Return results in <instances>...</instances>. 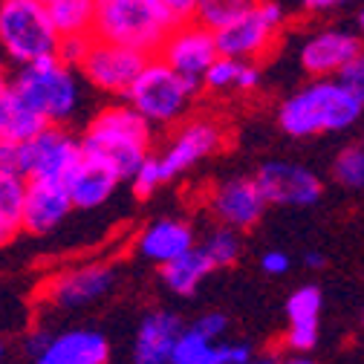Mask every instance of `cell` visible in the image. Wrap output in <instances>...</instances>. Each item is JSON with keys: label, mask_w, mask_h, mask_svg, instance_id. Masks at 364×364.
Listing matches in <instances>:
<instances>
[{"label": "cell", "mask_w": 364, "mask_h": 364, "mask_svg": "<svg viewBox=\"0 0 364 364\" xmlns=\"http://www.w3.org/2000/svg\"><path fill=\"white\" fill-rule=\"evenodd\" d=\"M81 151L107 162L122 179H127L154 151V127L127 102L102 107L81 133Z\"/></svg>", "instance_id": "cell-1"}, {"label": "cell", "mask_w": 364, "mask_h": 364, "mask_svg": "<svg viewBox=\"0 0 364 364\" xmlns=\"http://www.w3.org/2000/svg\"><path fill=\"white\" fill-rule=\"evenodd\" d=\"M364 105L347 93V90L333 78H312L298 93H292L281 110H278V124L292 139H309L318 133H333V130H347L350 124L358 122Z\"/></svg>", "instance_id": "cell-2"}, {"label": "cell", "mask_w": 364, "mask_h": 364, "mask_svg": "<svg viewBox=\"0 0 364 364\" xmlns=\"http://www.w3.org/2000/svg\"><path fill=\"white\" fill-rule=\"evenodd\" d=\"M9 84L47 124H70L81 110V75L58 55L15 67Z\"/></svg>", "instance_id": "cell-3"}, {"label": "cell", "mask_w": 364, "mask_h": 364, "mask_svg": "<svg viewBox=\"0 0 364 364\" xmlns=\"http://www.w3.org/2000/svg\"><path fill=\"white\" fill-rule=\"evenodd\" d=\"M200 87L188 78H182L173 67H168L159 55H151L133 84L124 90V102L139 113L154 130L173 127L188 116Z\"/></svg>", "instance_id": "cell-4"}, {"label": "cell", "mask_w": 364, "mask_h": 364, "mask_svg": "<svg viewBox=\"0 0 364 364\" xmlns=\"http://www.w3.org/2000/svg\"><path fill=\"white\" fill-rule=\"evenodd\" d=\"M176 18L165 9L162 0H110L99 4L96 38L116 41L142 55H156Z\"/></svg>", "instance_id": "cell-5"}, {"label": "cell", "mask_w": 364, "mask_h": 364, "mask_svg": "<svg viewBox=\"0 0 364 364\" xmlns=\"http://www.w3.org/2000/svg\"><path fill=\"white\" fill-rule=\"evenodd\" d=\"M58 32L41 0H0V55L12 67L55 55Z\"/></svg>", "instance_id": "cell-6"}, {"label": "cell", "mask_w": 364, "mask_h": 364, "mask_svg": "<svg viewBox=\"0 0 364 364\" xmlns=\"http://www.w3.org/2000/svg\"><path fill=\"white\" fill-rule=\"evenodd\" d=\"M287 26L281 0H252L235 18L214 29L217 53L243 61H260L272 53Z\"/></svg>", "instance_id": "cell-7"}, {"label": "cell", "mask_w": 364, "mask_h": 364, "mask_svg": "<svg viewBox=\"0 0 364 364\" xmlns=\"http://www.w3.org/2000/svg\"><path fill=\"white\" fill-rule=\"evenodd\" d=\"M116 284H119V272L113 263L90 260L50 275L41 284L38 298L43 306H53L58 312H81L107 298L116 289Z\"/></svg>", "instance_id": "cell-8"}, {"label": "cell", "mask_w": 364, "mask_h": 364, "mask_svg": "<svg viewBox=\"0 0 364 364\" xmlns=\"http://www.w3.org/2000/svg\"><path fill=\"white\" fill-rule=\"evenodd\" d=\"M151 55H142L130 47H122L116 41H105V38H96L90 41L87 47V55L81 58V64L75 67L81 81H87L93 90L105 96H124V90L133 84V78L139 75L142 64L148 61Z\"/></svg>", "instance_id": "cell-9"}, {"label": "cell", "mask_w": 364, "mask_h": 364, "mask_svg": "<svg viewBox=\"0 0 364 364\" xmlns=\"http://www.w3.org/2000/svg\"><path fill=\"white\" fill-rule=\"evenodd\" d=\"M84 156L81 136L67 124H43L23 142V176L26 179H67V173Z\"/></svg>", "instance_id": "cell-10"}, {"label": "cell", "mask_w": 364, "mask_h": 364, "mask_svg": "<svg viewBox=\"0 0 364 364\" xmlns=\"http://www.w3.org/2000/svg\"><path fill=\"white\" fill-rule=\"evenodd\" d=\"M168 67H173L182 78H188L200 87L205 70L211 67V61L220 55L217 53V41H214V29L200 23L197 18L191 21H179L168 38L162 41V47L156 53Z\"/></svg>", "instance_id": "cell-11"}, {"label": "cell", "mask_w": 364, "mask_h": 364, "mask_svg": "<svg viewBox=\"0 0 364 364\" xmlns=\"http://www.w3.org/2000/svg\"><path fill=\"white\" fill-rule=\"evenodd\" d=\"M225 142L223 127L214 119H191V122H182L171 142L165 145L162 154H156L159 159V171L165 176V182H171L173 176L191 171L194 165H200L203 159L214 156Z\"/></svg>", "instance_id": "cell-12"}, {"label": "cell", "mask_w": 364, "mask_h": 364, "mask_svg": "<svg viewBox=\"0 0 364 364\" xmlns=\"http://www.w3.org/2000/svg\"><path fill=\"white\" fill-rule=\"evenodd\" d=\"M257 186L269 205H289V208H309L321 200V179L309 168L295 162H266L257 171Z\"/></svg>", "instance_id": "cell-13"}, {"label": "cell", "mask_w": 364, "mask_h": 364, "mask_svg": "<svg viewBox=\"0 0 364 364\" xmlns=\"http://www.w3.org/2000/svg\"><path fill=\"white\" fill-rule=\"evenodd\" d=\"M208 208L220 225H229L237 232H249L260 223L263 211L269 208L255 176H235L225 179L211 191Z\"/></svg>", "instance_id": "cell-14"}, {"label": "cell", "mask_w": 364, "mask_h": 364, "mask_svg": "<svg viewBox=\"0 0 364 364\" xmlns=\"http://www.w3.org/2000/svg\"><path fill=\"white\" fill-rule=\"evenodd\" d=\"M73 203L64 179H26L23 188V235L47 237L70 217Z\"/></svg>", "instance_id": "cell-15"}, {"label": "cell", "mask_w": 364, "mask_h": 364, "mask_svg": "<svg viewBox=\"0 0 364 364\" xmlns=\"http://www.w3.org/2000/svg\"><path fill=\"white\" fill-rule=\"evenodd\" d=\"M361 50H364L361 35L347 32V29H324V32H315L312 38L304 41L301 67L312 78H327V75H336Z\"/></svg>", "instance_id": "cell-16"}, {"label": "cell", "mask_w": 364, "mask_h": 364, "mask_svg": "<svg viewBox=\"0 0 364 364\" xmlns=\"http://www.w3.org/2000/svg\"><path fill=\"white\" fill-rule=\"evenodd\" d=\"M119 182H122V176L107 162L84 154L78 159V165L67 173L64 186H67L73 211H96L116 194Z\"/></svg>", "instance_id": "cell-17"}, {"label": "cell", "mask_w": 364, "mask_h": 364, "mask_svg": "<svg viewBox=\"0 0 364 364\" xmlns=\"http://www.w3.org/2000/svg\"><path fill=\"white\" fill-rule=\"evenodd\" d=\"M38 364H105L110 361V341L90 327L50 333L47 347L35 358Z\"/></svg>", "instance_id": "cell-18"}, {"label": "cell", "mask_w": 364, "mask_h": 364, "mask_svg": "<svg viewBox=\"0 0 364 364\" xmlns=\"http://www.w3.org/2000/svg\"><path fill=\"white\" fill-rule=\"evenodd\" d=\"M186 327V321L171 309H151L136 330L133 338V361L139 364H168L173 344Z\"/></svg>", "instance_id": "cell-19"}, {"label": "cell", "mask_w": 364, "mask_h": 364, "mask_svg": "<svg viewBox=\"0 0 364 364\" xmlns=\"http://www.w3.org/2000/svg\"><path fill=\"white\" fill-rule=\"evenodd\" d=\"M191 246H194V229L186 220H171V217L148 223L139 232V237H136V252H139V257L148 263H156V266L173 260L176 255H182Z\"/></svg>", "instance_id": "cell-20"}, {"label": "cell", "mask_w": 364, "mask_h": 364, "mask_svg": "<svg viewBox=\"0 0 364 364\" xmlns=\"http://www.w3.org/2000/svg\"><path fill=\"white\" fill-rule=\"evenodd\" d=\"M260 84V64L257 61H243V58H229V55H217L211 61V67L205 70L200 90L205 87L208 93H229V90H237V93H249Z\"/></svg>", "instance_id": "cell-21"}, {"label": "cell", "mask_w": 364, "mask_h": 364, "mask_svg": "<svg viewBox=\"0 0 364 364\" xmlns=\"http://www.w3.org/2000/svg\"><path fill=\"white\" fill-rule=\"evenodd\" d=\"M43 124L47 122L26 105V99L9 84V78L6 84H0V139L26 142Z\"/></svg>", "instance_id": "cell-22"}, {"label": "cell", "mask_w": 364, "mask_h": 364, "mask_svg": "<svg viewBox=\"0 0 364 364\" xmlns=\"http://www.w3.org/2000/svg\"><path fill=\"white\" fill-rule=\"evenodd\" d=\"M162 284L173 292V295H182V298H188L200 289V284L211 275V269L214 263L208 260V255L197 246L186 249L182 255H176L173 260L162 263Z\"/></svg>", "instance_id": "cell-23"}, {"label": "cell", "mask_w": 364, "mask_h": 364, "mask_svg": "<svg viewBox=\"0 0 364 364\" xmlns=\"http://www.w3.org/2000/svg\"><path fill=\"white\" fill-rule=\"evenodd\" d=\"M23 188L26 176L0 171V249L12 246L23 235Z\"/></svg>", "instance_id": "cell-24"}, {"label": "cell", "mask_w": 364, "mask_h": 364, "mask_svg": "<svg viewBox=\"0 0 364 364\" xmlns=\"http://www.w3.org/2000/svg\"><path fill=\"white\" fill-rule=\"evenodd\" d=\"M50 21L58 32V38L67 35H93L96 15H99V0H53L47 4Z\"/></svg>", "instance_id": "cell-25"}, {"label": "cell", "mask_w": 364, "mask_h": 364, "mask_svg": "<svg viewBox=\"0 0 364 364\" xmlns=\"http://www.w3.org/2000/svg\"><path fill=\"white\" fill-rule=\"evenodd\" d=\"M211 353H214V341L205 338L191 324H186L179 333V338H176V344H173L171 361L173 364H211Z\"/></svg>", "instance_id": "cell-26"}, {"label": "cell", "mask_w": 364, "mask_h": 364, "mask_svg": "<svg viewBox=\"0 0 364 364\" xmlns=\"http://www.w3.org/2000/svg\"><path fill=\"white\" fill-rule=\"evenodd\" d=\"M203 252L208 255V260L217 266H232L240 260V252H243V240L237 235V229H229V225H217V229L205 237L203 243Z\"/></svg>", "instance_id": "cell-27"}, {"label": "cell", "mask_w": 364, "mask_h": 364, "mask_svg": "<svg viewBox=\"0 0 364 364\" xmlns=\"http://www.w3.org/2000/svg\"><path fill=\"white\" fill-rule=\"evenodd\" d=\"M321 289L318 287H298L287 301V318L289 324H318L321 315Z\"/></svg>", "instance_id": "cell-28"}, {"label": "cell", "mask_w": 364, "mask_h": 364, "mask_svg": "<svg viewBox=\"0 0 364 364\" xmlns=\"http://www.w3.org/2000/svg\"><path fill=\"white\" fill-rule=\"evenodd\" d=\"M333 176L338 186H344L350 191L364 188V148L361 145L344 148L333 162Z\"/></svg>", "instance_id": "cell-29"}, {"label": "cell", "mask_w": 364, "mask_h": 364, "mask_svg": "<svg viewBox=\"0 0 364 364\" xmlns=\"http://www.w3.org/2000/svg\"><path fill=\"white\" fill-rule=\"evenodd\" d=\"M127 179H130V188H133L136 197H142V200L154 197V194L165 186V176H162V171H159V159H156V154L151 151L139 165H136V171H133Z\"/></svg>", "instance_id": "cell-30"}, {"label": "cell", "mask_w": 364, "mask_h": 364, "mask_svg": "<svg viewBox=\"0 0 364 364\" xmlns=\"http://www.w3.org/2000/svg\"><path fill=\"white\" fill-rule=\"evenodd\" d=\"M252 0H200V6H197V21L217 29L223 26L229 18H235L243 6H249Z\"/></svg>", "instance_id": "cell-31"}, {"label": "cell", "mask_w": 364, "mask_h": 364, "mask_svg": "<svg viewBox=\"0 0 364 364\" xmlns=\"http://www.w3.org/2000/svg\"><path fill=\"white\" fill-rule=\"evenodd\" d=\"M333 78L347 90V93H353V96L364 105V50H361L358 55H353Z\"/></svg>", "instance_id": "cell-32"}, {"label": "cell", "mask_w": 364, "mask_h": 364, "mask_svg": "<svg viewBox=\"0 0 364 364\" xmlns=\"http://www.w3.org/2000/svg\"><path fill=\"white\" fill-rule=\"evenodd\" d=\"M315 344H318V324H289L284 336V347L292 355H306L315 350Z\"/></svg>", "instance_id": "cell-33"}, {"label": "cell", "mask_w": 364, "mask_h": 364, "mask_svg": "<svg viewBox=\"0 0 364 364\" xmlns=\"http://www.w3.org/2000/svg\"><path fill=\"white\" fill-rule=\"evenodd\" d=\"M252 347L243 341H214V353H211V364H246L252 361Z\"/></svg>", "instance_id": "cell-34"}, {"label": "cell", "mask_w": 364, "mask_h": 364, "mask_svg": "<svg viewBox=\"0 0 364 364\" xmlns=\"http://www.w3.org/2000/svg\"><path fill=\"white\" fill-rule=\"evenodd\" d=\"M90 41H93V35H67V38H58V50H55V55H58L61 61L78 67L81 58L87 55Z\"/></svg>", "instance_id": "cell-35"}, {"label": "cell", "mask_w": 364, "mask_h": 364, "mask_svg": "<svg viewBox=\"0 0 364 364\" xmlns=\"http://www.w3.org/2000/svg\"><path fill=\"white\" fill-rule=\"evenodd\" d=\"M0 171L23 176V142L0 139Z\"/></svg>", "instance_id": "cell-36"}, {"label": "cell", "mask_w": 364, "mask_h": 364, "mask_svg": "<svg viewBox=\"0 0 364 364\" xmlns=\"http://www.w3.org/2000/svg\"><path fill=\"white\" fill-rule=\"evenodd\" d=\"M194 330H200L205 338H211V341H220L223 336H225V330H229V318H225L223 312H205V315H200L197 321L191 324Z\"/></svg>", "instance_id": "cell-37"}, {"label": "cell", "mask_w": 364, "mask_h": 364, "mask_svg": "<svg viewBox=\"0 0 364 364\" xmlns=\"http://www.w3.org/2000/svg\"><path fill=\"white\" fill-rule=\"evenodd\" d=\"M260 266H263V272H266V275H272V278H281V275H287V272H289V255L287 252H266L263 255V260H260Z\"/></svg>", "instance_id": "cell-38"}, {"label": "cell", "mask_w": 364, "mask_h": 364, "mask_svg": "<svg viewBox=\"0 0 364 364\" xmlns=\"http://www.w3.org/2000/svg\"><path fill=\"white\" fill-rule=\"evenodd\" d=\"M47 341H50V330H43V327H32V330L26 333V338H23V355L35 361V358L41 355V350L47 347Z\"/></svg>", "instance_id": "cell-39"}, {"label": "cell", "mask_w": 364, "mask_h": 364, "mask_svg": "<svg viewBox=\"0 0 364 364\" xmlns=\"http://www.w3.org/2000/svg\"><path fill=\"white\" fill-rule=\"evenodd\" d=\"M165 4V9L176 18V23L179 21H191V18H197V6H200V0H162Z\"/></svg>", "instance_id": "cell-40"}, {"label": "cell", "mask_w": 364, "mask_h": 364, "mask_svg": "<svg viewBox=\"0 0 364 364\" xmlns=\"http://www.w3.org/2000/svg\"><path fill=\"white\" fill-rule=\"evenodd\" d=\"M347 4H350V0H301L304 12H309V15H324V12H336V9L347 6Z\"/></svg>", "instance_id": "cell-41"}, {"label": "cell", "mask_w": 364, "mask_h": 364, "mask_svg": "<svg viewBox=\"0 0 364 364\" xmlns=\"http://www.w3.org/2000/svg\"><path fill=\"white\" fill-rule=\"evenodd\" d=\"M304 266H306V269H321V266H324V255L309 252V255L304 257Z\"/></svg>", "instance_id": "cell-42"}, {"label": "cell", "mask_w": 364, "mask_h": 364, "mask_svg": "<svg viewBox=\"0 0 364 364\" xmlns=\"http://www.w3.org/2000/svg\"><path fill=\"white\" fill-rule=\"evenodd\" d=\"M358 32H361V38H364V9L358 12Z\"/></svg>", "instance_id": "cell-43"}, {"label": "cell", "mask_w": 364, "mask_h": 364, "mask_svg": "<svg viewBox=\"0 0 364 364\" xmlns=\"http://www.w3.org/2000/svg\"><path fill=\"white\" fill-rule=\"evenodd\" d=\"M6 358V344H4V338H0V361Z\"/></svg>", "instance_id": "cell-44"}, {"label": "cell", "mask_w": 364, "mask_h": 364, "mask_svg": "<svg viewBox=\"0 0 364 364\" xmlns=\"http://www.w3.org/2000/svg\"><path fill=\"white\" fill-rule=\"evenodd\" d=\"M6 78H9V75H6V70H4V64H0V84H6Z\"/></svg>", "instance_id": "cell-45"}, {"label": "cell", "mask_w": 364, "mask_h": 364, "mask_svg": "<svg viewBox=\"0 0 364 364\" xmlns=\"http://www.w3.org/2000/svg\"><path fill=\"white\" fill-rule=\"evenodd\" d=\"M41 4H43V6H47V4H53V0H41Z\"/></svg>", "instance_id": "cell-46"}, {"label": "cell", "mask_w": 364, "mask_h": 364, "mask_svg": "<svg viewBox=\"0 0 364 364\" xmlns=\"http://www.w3.org/2000/svg\"><path fill=\"white\" fill-rule=\"evenodd\" d=\"M99 4H110V0H99Z\"/></svg>", "instance_id": "cell-47"}, {"label": "cell", "mask_w": 364, "mask_h": 364, "mask_svg": "<svg viewBox=\"0 0 364 364\" xmlns=\"http://www.w3.org/2000/svg\"><path fill=\"white\" fill-rule=\"evenodd\" d=\"M361 324H364V315H361Z\"/></svg>", "instance_id": "cell-48"}]
</instances>
